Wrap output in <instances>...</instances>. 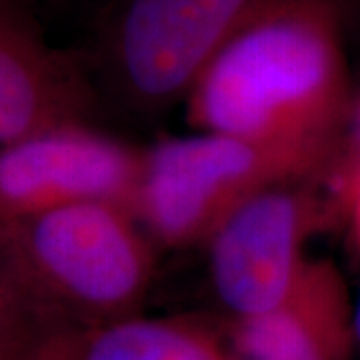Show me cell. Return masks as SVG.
<instances>
[{
	"instance_id": "277c9868",
	"label": "cell",
	"mask_w": 360,
	"mask_h": 360,
	"mask_svg": "<svg viewBox=\"0 0 360 360\" xmlns=\"http://www.w3.org/2000/svg\"><path fill=\"white\" fill-rule=\"evenodd\" d=\"M269 0H106L84 52L101 92L139 115L184 103L226 40Z\"/></svg>"
},
{
	"instance_id": "4fadbf2b",
	"label": "cell",
	"mask_w": 360,
	"mask_h": 360,
	"mask_svg": "<svg viewBox=\"0 0 360 360\" xmlns=\"http://www.w3.org/2000/svg\"><path fill=\"white\" fill-rule=\"evenodd\" d=\"M354 338H356V345L360 347V292L356 302H354Z\"/></svg>"
},
{
	"instance_id": "7a4b0ae2",
	"label": "cell",
	"mask_w": 360,
	"mask_h": 360,
	"mask_svg": "<svg viewBox=\"0 0 360 360\" xmlns=\"http://www.w3.org/2000/svg\"><path fill=\"white\" fill-rule=\"evenodd\" d=\"M122 206L82 202L0 224V266L49 324L141 314L155 246Z\"/></svg>"
},
{
	"instance_id": "52a82bcc",
	"label": "cell",
	"mask_w": 360,
	"mask_h": 360,
	"mask_svg": "<svg viewBox=\"0 0 360 360\" xmlns=\"http://www.w3.org/2000/svg\"><path fill=\"white\" fill-rule=\"evenodd\" d=\"M98 103L86 56L52 49L30 6L0 0V146L89 122Z\"/></svg>"
},
{
	"instance_id": "8fae6325",
	"label": "cell",
	"mask_w": 360,
	"mask_h": 360,
	"mask_svg": "<svg viewBox=\"0 0 360 360\" xmlns=\"http://www.w3.org/2000/svg\"><path fill=\"white\" fill-rule=\"evenodd\" d=\"M340 198L352 236L360 248V153H352L340 180Z\"/></svg>"
},
{
	"instance_id": "ba28073f",
	"label": "cell",
	"mask_w": 360,
	"mask_h": 360,
	"mask_svg": "<svg viewBox=\"0 0 360 360\" xmlns=\"http://www.w3.org/2000/svg\"><path fill=\"white\" fill-rule=\"evenodd\" d=\"M229 322L231 360H348L354 338V304L328 260H309L278 309Z\"/></svg>"
},
{
	"instance_id": "9c48e42d",
	"label": "cell",
	"mask_w": 360,
	"mask_h": 360,
	"mask_svg": "<svg viewBox=\"0 0 360 360\" xmlns=\"http://www.w3.org/2000/svg\"><path fill=\"white\" fill-rule=\"evenodd\" d=\"M16 360H231L229 322L202 314L49 324Z\"/></svg>"
},
{
	"instance_id": "5b68a950",
	"label": "cell",
	"mask_w": 360,
	"mask_h": 360,
	"mask_svg": "<svg viewBox=\"0 0 360 360\" xmlns=\"http://www.w3.org/2000/svg\"><path fill=\"white\" fill-rule=\"evenodd\" d=\"M321 214L309 182H288L255 194L220 222L206 240L208 274L229 321L262 316L290 296Z\"/></svg>"
},
{
	"instance_id": "30bf717a",
	"label": "cell",
	"mask_w": 360,
	"mask_h": 360,
	"mask_svg": "<svg viewBox=\"0 0 360 360\" xmlns=\"http://www.w3.org/2000/svg\"><path fill=\"white\" fill-rule=\"evenodd\" d=\"M49 322L0 266V360H16Z\"/></svg>"
},
{
	"instance_id": "5bb4252c",
	"label": "cell",
	"mask_w": 360,
	"mask_h": 360,
	"mask_svg": "<svg viewBox=\"0 0 360 360\" xmlns=\"http://www.w3.org/2000/svg\"><path fill=\"white\" fill-rule=\"evenodd\" d=\"M14 2H20V4H26V6H32L34 0H14Z\"/></svg>"
},
{
	"instance_id": "8992f818",
	"label": "cell",
	"mask_w": 360,
	"mask_h": 360,
	"mask_svg": "<svg viewBox=\"0 0 360 360\" xmlns=\"http://www.w3.org/2000/svg\"><path fill=\"white\" fill-rule=\"evenodd\" d=\"M142 158L144 148L89 122L0 146V224L82 202L122 206L134 214Z\"/></svg>"
},
{
	"instance_id": "7c38bea8",
	"label": "cell",
	"mask_w": 360,
	"mask_h": 360,
	"mask_svg": "<svg viewBox=\"0 0 360 360\" xmlns=\"http://www.w3.org/2000/svg\"><path fill=\"white\" fill-rule=\"evenodd\" d=\"M348 130H350V141H352V153H360V92L354 94Z\"/></svg>"
},
{
	"instance_id": "6da1fadb",
	"label": "cell",
	"mask_w": 360,
	"mask_h": 360,
	"mask_svg": "<svg viewBox=\"0 0 360 360\" xmlns=\"http://www.w3.org/2000/svg\"><path fill=\"white\" fill-rule=\"evenodd\" d=\"M354 104L340 0H269L188 92L191 129L338 148Z\"/></svg>"
},
{
	"instance_id": "3957f363",
	"label": "cell",
	"mask_w": 360,
	"mask_h": 360,
	"mask_svg": "<svg viewBox=\"0 0 360 360\" xmlns=\"http://www.w3.org/2000/svg\"><path fill=\"white\" fill-rule=\"evenodd\" d=\"M338 148L194 130L144 148L134 217L158 245H206L236 206L288 182H310Z\"/></svg>"
}]
</instances>
